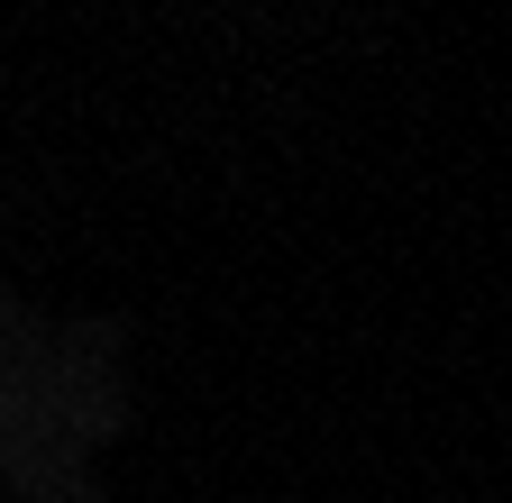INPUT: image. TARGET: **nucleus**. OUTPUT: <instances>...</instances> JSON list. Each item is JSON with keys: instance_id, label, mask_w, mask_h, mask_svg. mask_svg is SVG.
<instances>
[]
</instances>
